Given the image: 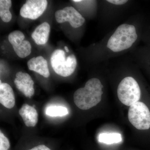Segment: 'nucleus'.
<instances>
[{"mask_svg": "<svg viewBox=\"0 0 150 150\" xmlns=\"http://www.w3.org/2000/svg\"><path fill=\"white\" fill-rule=\"evenodd\" d=\"M65 51H66V52H67V53H68V52H69V48H68V47H67V46H65L64 47Z\"/></svg>", "mask_w": 150, "mask_h": 150, "instance_id": "412c9836", "label": "nucleus"}, {"mask_svg": "<svg viewBox=\"0 0 150 150\" xmlns=\"http://www.w3.org/2000/svg\"><path fill=\"white\" fill-rule=\"evenodd\" d=\"M103 86L97 78L90 79L84 87L78 89L74 95V102L82 110L90 109L98 104L102 98Z\"/></svg>", "mask_w": 150, "mask_h": 150, "instance_id": "f257e3e1", "label": "nucleus"}, {"mask_svg": "<svg viewBox=\"0 0 150 150\" xmlns=\"http://www.w3.org/2000/svg\"><path fill=\"white\" fill-rule=\"evenodd\" d=\"M25 38L24 34L18 30L11 32L8 36L9 41L16 54L20 58H25L31 53V44L29 41L24 40Z\"/></svg>", "mask_w": 150, "mask_h": 150, "instance_id": "423d86ee", "label": "nucleus"}, {"mask_svg": "<svg viewBox=\"0 0 150 150\" xmlns=\"http://www.w3.org/2000/svg\"><path fill=\"white\" fill-rule=\"evenodd\" d=\"M72 1L74 2L79 3L82 1H81V0H74V1Z\"/></svg>", "mask_w": 150, "mask_h": 150, "instance_id": "aec40b11", "label": "nucleus"}, {"mask_svg": "<svg viewBox=\"0 0 150 150\" xmlns=\"http://www.w3.org/2000/svg\"><path fill=\"white\" fill-rule=\"evenodd\" d=\"M47 5L46 0H28L21 9V16L24 18L36 19L43 14Z\"/></svg>", "mask_w": 150, "mask_h": 150, "instance_id": "6e6552de", "label": "nucleus"}, {"mask_svg": "<svg viewBox=\"0 0 150 150\" xmlns=\"http://www.w3.org/2000/svg\"><path fill=\"white\" fill-rule=\"evenodd\" d=\"M128 118L130 123L139 130H148L150 128V111L145 103L138 101L129 108Z\"/></svg>", "mask_w": 150, "mask_h": 150, "instance_id": "39448f33", "label": "nucleus"}, {"mask_svg": "<svg viewBox=\"0 0 150 150\" xmlns=\"http://www.w3.org/2000/svg\"><path fill=\"white\" fill-rule=\"evenodd\" d=\"M11 6L12 1L11 0L0 1V17L4 22H8L11 20L12 16L9 11Z\"/></svg>", "mask_w": 150, "mask_h": 150, "instance_id": "4468645a", "label": "nucleus"}, {"mask_svg": "<svg viewBox=\"0 0 150 150\" xmlns=\"http://www.w3.org/2000/svg\"><path fill=\"white\" fill-rule=\"evenodd\" d=\"M19 113L27 127H34L38 121V113L33 106L24 104L19 110Z\"/></svg>", "mask_w": 150, "mask_h": 150, "instance_id": "f8f14e48", "label": "nucleus"}, {"mask_svg": "<svg viewBox=\"0 0 150 150\" xmlns=\"http://www.w3.org/2000/svg\"><path fill=\"white\" fill-rule=\"evenodd\" d=\"M55 18L58 23L69 22L71 26L74 28L81 27L85 22V19L72 6L66 7L56 11Z\"/></svg>", "mask_w": 150, "mask_h": 150, "instance_id": "0eeeda50", "label": "nucleus"}, {"mask_svg": "<svg viewBox=\"0 0 150 150\" xmlns=\"http://www.w3.org/2000/svg\"><path fill=\"white\" fill-rule=\"evenodd\" d=\"M14 82L16 87L25 96L31 98L34 93V81L28 74L18 72L16 75Z\"/></svg>", "mask_w": 150, "mask_h": 150, "instance_id": "1a4fd4ad", "label": "nucleus"}, {"mask_svg": "<svg viewBox=\"0 0 150 150\" xmlns=\"http://www.w3.org/2000/svg\"><path fill=\"white\" fill-rule=\"evenodd\" d=\"M51 63L55 73L65 77L72 74L77 64L75 55L71 54L66 58L64 51L61 49H57L53 52L51 56Z\"/></svg>", "mask_w": 150, "mask_h": 150, "instance_id": "7ed1b4c3", "label": "nucleus"}, {"mask_svg": "<svg viewBox=\"0 0 150 150\" xmlns=\"http://www.w3.org/2000/svg\"><path fill=\"white\" fill-rule=\"evenodd\" d=\"M118 99L123 104L131 106L139 100L141 91L139 84L132 77H126L118 85Z\"/></svg>", "mask_w": 150, "mask_h": 150, "instance_id": "20e7f679", "label": "nucleus"}, {"mask_svg": "<svg viewBox=\"0 0 150 150\" xmlns=\"http://www.w3.org/2000/svg\"><path fill=\"white\" fill-rule=\"evenodd\" d=\"M0 103L4 107L11 109L15 105V97L13 90L8 84H0Z\"/></svg>", "mask_w": 150, "mask_h": 150, "instance_id": "9b49d317", "label": "nucleus"}, {"mask_svg": "<svg viewBox=\"0 0 150 150\" xmlns=\"http://www.w3.org/2000/svg\"><path fill=\"white\" fill-rule=\"evenodd\" d=\"M10 146L9 142L2 132H0V150H8Z\"/></svg>", "mask_w": 150, "mask_h": 150, "instance_id": "f3484780", "label": "nucleus"}, {"mask_svg": "<svg viewBox=\"0 0 150 150\" xmlns=\"http://www.w3.org/2000/svg\"><path fill=\"white\" fill-rule=\"evenodd\" d=\"M50 30V25L45 22L36 28L31 37L37 45H44L48 42Z\"/></svg>", "mask_w": 150, "mask_h": 150, "instance_id": "ddd939ff", "label": "nucleus"}, {"mask_svg": "<svg viewBox=\"0 0 150 150\" xmlns=\"http://www.w3.org/2000/svg\"><path fill=\"white\" fill-rule=\"evenodd\" d=\"M46 115L51 117L65 116L68 115L69 111L67 108L62 106H49L46 108Z\"/></svg>", "mask_w": 150, "mask_h": 150, "instance_id": "dca6fc26", "label": "nucleus"}, {"mask_svg": "<svg viewBox=\"0 0 150 150\" xmlns=\"http://www.w3.org/2000/svg\"><path fill=\"white\" fill-rule=\"evenodd\" d=\"M107 1L113 4L121 5L124 4L128 2L127 0H108Z\"/></svg>", "mask_w": 150, "mask_h": 150, "instance_id": "a211bd4d", "label": "nucleus"}, {"mask_svg": "<svg viewBox=\"0 0 150 150\" xmlns=\"http://www.w3.org/2000/svg\"><path fill=\"white\" fill-rule=\"evenodd\" d=\"M138 35L135 26L123 24L119 25L108 40L107 47L114 52L129 49L136 42Z\"/></svg>", "mask_w": 150, "mask_h": 150, "instance_id": "f03ea898", "label": "nucleus"}, {"mask_svg": "<svg viewBox=\"0 0 150 150\" xmlns=\"http://www.w3.org/2000/svg\"><path fill=\"white\" fill-rule=\"evenodd\" d=\"M122 140L121 134L118 133H102L98 137V142L107 144L120 143Z\"/></svg>", "mask_w": 150, "mask_h": 150, "instance_id": "2eb2a0df", "label": "nucleus"}, {"mask_svg": "<svg viewBox=\"0 0 150 150\" xmlns=\"http://www.w3.org/2000/svg\"><path fill=\"white\" fill-rule=\"evenodd\" d=\"M28 69L34 71L45 78L50 76L48 62L42 56L33 57L30 59L27 63Z\"/></svg>", "mask_w": 150, "mask_h": 150, "instance_id": "9d476101", "label": "nucleus"}, {"mask_svg": "<svg viewBox=\"0 0 150 150\" xmlns=\"http://www.w3.org/2000/svg\"><path fill=\"white\" fill-rule=\"evenodd\" d=\"M28 150H51L44 145H38L37 146L34 147L32 149Z\"/></svg>", "mask_w": 150, "mask_h": 150, "instance_id": "6ab92c4d", "label": "nucleus"}]
</instances>
